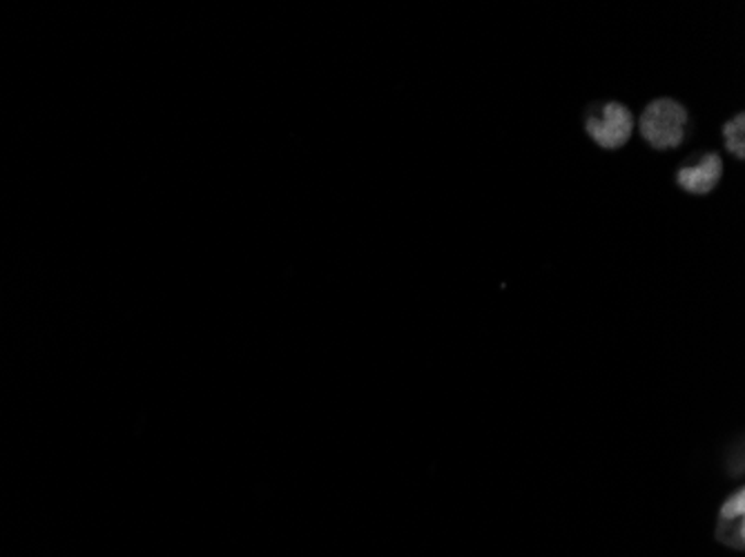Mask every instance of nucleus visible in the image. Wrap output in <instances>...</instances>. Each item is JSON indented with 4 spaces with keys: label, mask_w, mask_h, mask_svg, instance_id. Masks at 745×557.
I'll list each match as a JSON object with an SVG mask.
<instances>
[{
    "label": "nucleus",
    "mask_w": 745,
    "mask_h": 557,
    "mask_svg": "<svg viewBox=\"0 0 745 557\" xmlns=\"http://www.w3.org/2000/svg\"><path fill=\"white\" fill-rule=\"evenodd\" d=\"M690 127L688 110L675 99H656L652 101L638 121L641 136L654 149H672L679 147Z\"/></svg>",
    "instance_id": "nucleus-1"
},
{
    "label": "nucleus",
    "mask_w": 745,
    "mask_h": 557,
    "mask_svg": "<svg viewBox=\"0 0 745 557\" xmlns=\"http://www.w3.org/2000/svg\"><path fill=\"white\" fill-rule=\"evenodd\" d=\"M585 127L596 145L605 149H619L630 141L634 132V116L621 103H605L599 114L587 116Z\"/></svg>",
    "instance_id": "nucleus-2"
},
{
    "label": "nucleus",
    "mask_w": 745,
    "mask_h": 557,
    "mask_svg": "<svg viewBox=\"0 0 745 557\" xmlns=\"http://www.w3.org/2000/svg\"><path fill=\"white\" fill-rule=\"evenodd\" d=\"M723 177V161L714 152H705L699 161L683 166L677 172V183L690 194L712 192Z\"/></svg>",
    "instance_id": "nucleus-3"
},
{
    "label": "nucleus",
    "mask_w": 745,
    "mask_h": 557,
    "mask_svg": "<svg viewBox=\"0 0 745 557\" xmlns=\"http://www.w3.org/2000/svg\"><path fill=\"white\" fill-rule=\"evenodd\" d=\"M745 132V116L738 112L732 121L725 123L723 127V138H725V147L730 149V154H734L736 158H745V141L743 134Z\"/></svg>",
    "instance_id": "nucleus-4"
},
{
    "label": "nucleus",
    "mask_w": 745,
    "mask_h": 557,
    "mask_svg": "<svg viewBox=\"0 0 745 557\" xmlns=\"http://www.w3.org/2000/svg\"><path fill=\"white\" fill-rule=\"evenodd\" d=\"M743 511H745V493L743 491H736L721 509V517L723 520H741L743 517Z\"/></svg>",
    "instance_id": "nucleus-5"
}]
</instances>
